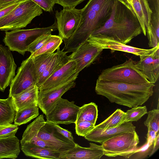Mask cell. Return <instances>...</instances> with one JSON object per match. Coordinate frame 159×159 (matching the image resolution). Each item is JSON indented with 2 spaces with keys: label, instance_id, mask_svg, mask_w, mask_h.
I'll return each mask as SVG.
<instances>
[{
  "label": "cell",
  "instance_id": "484cf974",
  "mask_svg": "<svg viewBox=\"0 0 159 159\" xmlns=\"http://www.w3.org/2000/svg\"><path fill=\"white\" fill-rule=\"evenodd\" d=\"M39 114L38 104L33 105L18 110L16 111L14 124L17 125L25 124L36 118Z\"/></svg>",
  "mask_w": 159,
  "mask_h": 159
},
{
  "label": "cell",
  "instance_id": "ffe728a7",
  "mask_svg": "<svg viewBox=\"0 0 159 159\" xmlns=\"http://www.w3.org/2000/svg\"><path fill=\"white\" fill-rule=\"evenodd\" d=\"M123 0L131 7L140 23L142 32L146 36L152 13L148 0Z\"/></svg>",
  "mask_w": 159,
  "mask_h": 159
},
{
  "label": "cell",
  "instance_id": "e575fe53",
  "mask_svg": "<svg viewBox=\"0 0 159 159\" xmlns=\"http://www.w3.org/2000/svg\"><path fill=\"white\" fill-rule=\"evenodd\" d=\"M75 131L76 134L84 137L94 127L95 125L87 121H76L75 123Z\"/></svg>",
  "mask_w": 159,
  "mask_h": 159
},
{
  "label": "cell",
  "instance_id": "7c38bea8",
  "mask_svg": "<svg viewBox=\"0 0 159 159\" xmlns=\"http://www.w3.org/2000/svg\"><path fill=\"white\" fill-rule=\"evenodd\" d=\"M75 81H70L47 90H39L38 106L44 114L46 116L49 113L62 95L75 87Z\"/></svg>",
  "mask_w": 159,
  "mask_h": 159
},
{
  "label": "cell",
  "instance_id": "8fae6325",
  "mask_svg": "<svg viewBox=\"0 0 159 159\" xmlns=\"http://www.w3.org/2000/svg\"><path fill=\"white\" fill-rule=\"evenodd\" d=\"M81 13V9L75 8H63L59 11H56L58 35L63 40L70 38L75 32L80 23Z\"/></svg>",
  "mask_w": 159,
  "mask_h": 159
},
{
  "label": "cell",
  "instance_id": "5bb4252c",
  "mask_svg": "<svg viewBox=\"0 0 159 159\" xmlns=\"http://www.w3.org/2000/svg\"><path fill=\"white\" fill-rule=\"evenodd\" d=\"M79 74L77 71L76 62L70 60L47 79L38 88V90L39 91L47 90L69 81L75 80Z\"/></svg>",
  "mask_w": 159,
  "mask_h": 159
},
{
  "label": "cell",
  "instance_id": "b9f144b4",
  "mask_svg": "<svg viewBox=\"0 0 159 159\" xmlns=\"http://www.w3.org/2000/svg\"><path fill=\"white\" fill-rule=\"evenodd\" d=\"M148 130L146 140L151 143H153L158 132L157 133H156L150 127L148 128Z\"/></svg>",
  "mask_w": 159,
  "mask_h": 159
},
{
  "label": "cell",
  "instance_id": "f1b7e54d",
  "mask_svg": "<svg viewBox=\"0 0 159 159\" xmlns=\"http://www.w3.org/2000/svg\"><path fill=\"white\" fill-rule=\"evenodd\" d=\"M63 39L59 35H51L47 42L39 49L30 56L33 57L39 55L54 53L60 47L63 42Z\"/></svg>",
  "mask_w": 159,
  "mask_h": 159
},
{
  "label": "cell",
  "instance_id": "60d3db41",
  "mask_svg": "<svg viewBox=\"0 0 159 159\" xmlns=\"http://www.w3.org/2000/svg\"><path fill=\"white\" fill-rule=\"evenodd\" d=\"M55 129L62 136L67 139L73 143L75 144L72 134L69 130L64 129L58 125L51 123Z\"/></svg>",
  "mask_w": 159,
  "mask_h": 159
},
{
  "label": "cell",
  "instance_id": "5b68a950",
  "mask_svg": "<svg viewBox=\"0 0 159 159\" xmlns=\"http://www.w3.org/2000/svg\"><path fill=\"white\" fill-rule=\"evenodd\" d=\"M57 30L56 21L51 25L30 29H17L6 31L3 39L5 45L10 51H15L24 55L29 46L38 37Z\"/></svg>",
  "mask_w": 159,
  "mask_h": 159
},
{
  "label": "cell",
  "instance_id": "7a4b0ae2",
  "mask_svg": "<svg viewBox=\"0 0 159 159\" xmlns=\"http://www.w3.org/2000/svg\"><path fill=\"white\" fill-rule=\"evenodd\" d=\"M142 32L140 23L131 7L123 0H115L109 18L91 35L109 38L126 44Z\"/></svg>",
  "mask_w": 159,
  "mask_h": 159
},
{
  "label": "cell",
  "instance_id": "2e32d148",
  "mask_svg": "<svg viewBox=\"0 0 159 159\" xmlns=\"http://www.w3.org/2000/svg\"><path fill=\"white\" fill-rule=\"evenodd\" d=\"M16 65L11 51L0 44V91L4 92L15 76Z\"/></svg>",
  "mask_w": 159,
  "mask_h": 159
},
{
  "label": "cell",
  "instance_id": "1f68e13d",
  "mask_svg": "<svg viewBox=\"0 0 159 159\" xmlns=\"http://www.w3.org/2000/svg\"><path fill=\"white\" fill-rule=\"evenodd\" d=\"M153 145V143H151L146 140L143 145L139 148L137 147L134 151L128 156L127 158L143 159L150 157Z\"/></svg>",
  "mask_w": 159,
  "mask_h": 159
},
{
  "label": "cell",
  "instance_id": "74e56055",
  "mask_svg": "<svg viewBox=\"0 0 159 159\" xmlns=\"http://www.w3.org/2000/svg\"><path fill=\"white\" fill-rule=\"evenodd\" d=\"M23 0H17L0 6V19L3 18L18 6Z\"/></svg>",
  "mask_w": 159,
  "mask_h": 159
},
{
  "label": "cell",
  "instance_id": "6da1fadb",
  "mask_svg": "<svg viewBox=\"0 0 159 159\" xmlns=\"http://www.w3.org/2000/svg\"><path fill=\"white\" fill-rule=\"evenodd\" d=\"M115 0H89L82 9L78 28L69 39L64 40L63 48L67 53L76 50L95 31L109 18Z\"/></svg>",
  "mask_w": 159,
  "mask_h": 159
},
{
  "label": "cell",
  "instance_id": "f35d334b",
  "mask_svg": "<svg viewBox=\"0 0 159 159\" xmlns=\"http://www.w3.org/2000/svg\"><path fill=\"white\" fill-rule=\"evenodd\" d=\"M44 11L51 12L52 11L53 8L56 4L55 0H31Z\"/></svg>",
  "mask_w": 159,
  "mask_h": 159
},
{
  "label": "cell",
  "instance_id": "4dcf8cb0",
  "mask_svg": "<svg viewBox=\"0 0 159 159\" xmlns=\"http://www.w3.org/2000/svg\"><path fill=\"white\" fill-rule=\"evenodd\" d=\"M148 1L152 13L149 24L147 28L159 30V0Z\"/></svg>",
  "mask_w": 159,
  "mask_h": 159
},
{
  "label": "cell",
  "instance_id": "d590c367",
  "mask_svg": "<svg viewBox=\"0 0 159 159\" xmlns=\"http://www.w3.org/2000/svg\"><path fill=\"white\" fill-rule=\"evenodd\" d=\"M51 35V33H48L38 37L29 46L28 51L31 54L35 52L47 42Z\"/></svg>",
  "mask_w": 159,
  "mask_h": 159
},
{
  "label": "cell",
  "instance_id": "f546056e",
  "mask_svg": "<svg viewBox=\"0 0 159 159\" xmlns=\"http://www.w3.org/2000/svg\"><path fill=\"white\" fill-rule=\"evenodd\" d=\"M54 54V53L52 54H43L32 57L37 82L46 69Z\"/></svg>",
  "mask_w": 159,
  "mask_h": 159
},
{
  "label": "cell",
  "instance_id": "ba28073f",
  "mask_svg": "<svg viewBox=\"0 0 159 159\" xmlns=\"http://www.w3.org/2000/svg\"><path fill=\"white\" fill-rule=\"evenodd\" d=\"M36 128L38 138L55 147L61 152H65L75 145L54 129L51 123L46 121L43 114L39 116L34 120Z\"/></svg>",
  "mask_w": 159,
  "mask_h": 159
},
{
  "label": "cell",
  "instance_id": "d6a6232c",
  "mask_svg": "<svg viewBox=\"0 0 159 159\" xmlns=\"http://www.w3.org/2000/svg\"><path fill=\"white\" fill-rule=\"evenodd\" d=\"M131 108L125 112L124 123L137 121L148 112L146 106H138Z\"/></svg>",
  "mask_w": 159,
  "mask_h": 159
},
{
  "label": "cell",
  "instance_id": "603a6c76",
  "mask_svg": "<svg viewBox=\"0 0 159 159\" xmlns=\"http://www.w3.org/2000/svg\"><path fill=\"white\" fill-rule=\"evenodd\" d=\"M39 90L35 85L32 86L13 97L16 110L38 104Z\"/></svg>",
  "mask_w": 159,
  "mask_h": 159
},
{
  "label": "cell",
  "instance_id": "52a82bcc",
  "mask_svg": "<svg viewBox=\"0 0 159 159\" xmlns=\"http://www.w3.org/2000/svg\"><path fill=\"white\" fill-rule=\"evenodd\" d=\"M139 143L135 130L120 134L103 142L102 147L104 155L109 157L122 156L127 158L134 151Z\"/></svg>",
  "mask_w": 159,
  "mask_h": 159
},
{
  "label": "cell",
  "instance_id": "ab89813d",
  "mask_svg": "<svg viewBox=\"0 0 159 159\" xmlns=\"http://www.w3.org/2000/svg\"><path fill=\"white\" fill-rule=\"evenodd\" d=\"M56 3L61 6L63 8H75L78 4L85 0H55Z\"/></svg>",
  "mask_w": 159,
  "mask_h": 159
},
{
  "label": "cell",
  "instance_id": "7402d4cb",
  "mask_svg": "<svg viewBox=\"0 0 159 159\" xmlns=\"http://www.w3.org/2000/svg\"><path fill=\"white\" fill-rule=\"evenodd\" d=\"M21 150L27 156L41 159H60L61 152L26 143L21 145Z\"/></svg>",
  "mask_w": 159,
  "mask_h": 159
},
{
  "label": "cell",
  "instance_id": "277c9868",
  "mask_svg": "<svg viewBox=\"0 0 159 159\" xmlns=\"http://www.w3.org/2000/svg\"><path fill=\"white\" fill-rule=\"evenodd\" d=\"M42 10L31 0H23L18 6L0 19V30L7 31L25 27L35 17L41 15Z\"/></svg>",
  "mask_w": 159,
  "mask_h": 159
},
{
  "label": "cell",
  "instance_id": "4fadbf2b",
  "mask_svg": "<svg viewBox=\"0 0 159 159\" xmlns=\"http://www.w3.org/2000/svg\"><path fill=\"white\" fill-rule=\"evenodd\" d=\"M86 41L103 50L110 49L111 52L116 51H120L132 53L139 57L150 53L157 46L149 49L139 48L123 44L109 38L91 35Z\"/></svg>",
  "mask_w": 159,
  "mask_h": 159
},
{
  "label": "cell",
  "instance_id": "9a60e30c",
  "mask_svg": "<svg viewBox=\"0 0 159 159\" xmlns=\"http://www.w3.org/2000/svg\"><path fill=\"white\" fill-rule=\"evenodd\" d=\"M103 49L86 41L69 57L70 60L76 63L77 71L80 73L83 69L91 65L98 57Z\"/></svg>",
  "mask_w": 159,
  "mask_h": 159
},
{
  "label": "cell",
  "instance_id": "83f0119b",
  "mask_svg": "<svg viewBox=\"0 0 159 159\" xmlns=\"http://www.w3.org/2000/svg\"><path fill=\"white\" fill-rule=\"evenodd\" d=\"M125 115V112L118 109L105 120L94 127L101 129L118 127L124 123Z\"/></svg>",
  "mask_w": 159,
  "mask_h": 159
},
{
  "label": "cell",
  "instance_id": "7bdbcfd3",
  "mask_svg": "<svg viewBox=\"0 0 159 159\" xmlns=\"http://www.w3.org/2000/svg\"><path fill=\"white\" fill-rule=\"evenodd\" d=\"M159 148V132L157 134L156 137L153 143L152 151L150 155V157Z\"/></svg>",
  "mask_w": 159,
  "mask_h": 159
},
{
  "label": "cell",
  "instance_id": "cb8c5ba5",
  "mask_svg": "<svg viewBox=\"0 0 159 159\" xmlns=\"http://www.w3.org/2000/svg\"><path fill=\"white\" fill-rule=\"evenodd\" d=\"M20 152V141L15 136L0 139V159H15Z\"/></svg>",
  "mask_w": 159,
  "mask_h": 159
},
{
  "label": "cell",
  "instance_id": "ee69618b",
  "mask_svg": "<svg viewBox=\"0 0 159 159\" xmlns=\"http://www.w3.org/2000/svg\"><path fill=\"white\" fill-rule=\"evenodd\" d=\"M16 0H0V6Z\"/></svg>",
  "mask_w": 159,
  "mask_h": 159
},
{
  "label": "cell",
  "instance_id": "8d00e7d4",
  "mask_svg": "<svg viewBox=\"0 0 159 159\" xmlns=\"http://www.w3.org/2000/svg\"><path fill=\"white\" fill-rule=\"evenodd\" d=\"M18 129V125L14 124L0 126V139L15 136Z\"/></svg>",
  "mask_w": 159,
  "mask_h": 159
},
{
  "label": "cell",
  "instance_id": "836d02e7",
  "mask_svg": "<svg viewBox=\"0 0 159 159\" xmlns=\"http://www.w3.org/2000/svg\"><path fill=\"white\" fill-rule=\"evenodd\" d=\"M148 116L144 122V125L147 128L150 127L157 133L159 129V103L157 108L148 112Z\"/></svg>",
  "mask_w": 159,
  "mask_h": 159
},
{
  "label": "cell",
  "instance_id": "30bf717a",
  "mask_svg": "<svg viewBox=\"0 0 159 159\" xmlns=\"http://www.w3.org/2000/svg\"><path fill=\"white\" fill-rule=\"evenodd\" d=\"M80 107L74 102L61 98L46 116V121L57 124L75 123Z\"/></svg>",
  "mask_w": 159,
  "mask_h": 159
},
{
  "label": "cell",
  "instance_id": "ac0fdd59",
  "mask_svg": "<svg viewBox=\"0 0 159 159\" xmlns=\"http://www.w3.org/2000/svg\"><path fill=\"white\" fill-rule=\"evenodd\" d=\"M104 155L101 145L89 143V147L85 148L76 143L72 148L61 152L60 159H99Z\"/></svg>",
  "mask_w": 159,
  "mask_h": 159
},
{
  "label": "cell",
  "instance_id": "e0dca14e",
  "mask_svg": "<svg viewBox=\"0 0 159 159\" xmlns=\"http://www.w3.org/2000/svg\"><path fill=\"white\" fill-rule=\"evenodd\" d=\"M139 57L135 63L136 67L150 83L154 84L159 76V46L150 53Z\"/></svg>",
  "mask_w": 159,
  "mask_h": 159
},
{
  "label": "cell",
  "instance_id": "d4e9b609",
  "mask_svg": "<svg viewBox=\"0 0 159 159\" xmlns=\"http://www.w3.org/2000/svg\"><path fill=\"white\" fill-rule=\"evenodd\" d=\"M16 111L12 97L0 99V126L13 122Z\"/></svg>",
  "mask_w": 159,
  "mask_h": 159
},
{
  "label": "cell",
  "instance_id": "8992f818",
  "mask_svg": "<svg viewBox=\"0 0 159 159\" xmlns=\"http://www.w3.org/2000/svg\"><path fill=\"white\" fill-rule=\"evenodd\" d=\"M135 63L129 59L122 64L103 70L98 79L129 84L150 83L137 68Z\"/></svg>",
  "mask_w": 159,
  "mask_h": 159
},
{
  "label": "cell",
  "instance_id": "4316f807",
  "mask_svg": "<svg viewBox=\"0 0 159 159\" xmlns=\"http://www.w3.org/2000/svg\"><path fill=\"white\" fill-rule=\"evenodd\" d=\"M98 106L93 102L80 107L76 121H85L95 125L98 117Z\"/></svg>",
  "mask_w": 159,
  "mask_h": 159
},
{
  "label": "cell",
  "instance_id": "3957f363",
  "mask_svg": "<svg viewBox=\"0 0 159 159\" xmlns=\"http://www.w3.org/2000/svg\"><path fill=\"white\" fill-rule=\"evenodd\" d=\"M154 84H129L98 79L95 91L111 103L132 108L146 102L153 93Z\"/></svg>",
  "mask_w": 159,
  "mask_h": 159
},
{
  "label": "cell",
  "instance_id": "44dd1931",
  "mask_svg": "<svg viewBox=\"0 0 159 159\" xmlns=\"http://www.w3.org/2000/svg\"><path fill=\"white\" fill-rule=\"evenodd\" d=\"M57 50L46 69L37 81L36 85L38 88L47 79L70 60L66 54L67 52L63 49L61 50L59 47Z\"/></svg>",
  "mask_w": 159,
  "mask_h": 159
},
{
  "label": "cell",
  "instance_id": "9c48e42d",
  "mask_svg": "<svg viewBox=\"0 0 159 159\" xmlns=\"http://www.w3.org/2000/svg\"><path fill=\"white\" fill-rule=\"evenodd\" d=\"M36 83L34 65L30 55L23 61L11 82L9 96L13 97L31 86L36 85Z\"/></svg>",
  "mask_w": 159,
  "mask_h": 159
},
{
  "label": "cell",
  "instance_id": "d6986e66",
  "mask_svg": "<svg viewBox=\"0 0 159 159\" xmlns=\"http://www.w3.org/2000/svg\"><path fill=\"white\" fill-rule=\"evenodd\" d=\"M135 128L132 122H125L118 127L106 129L94 127L84 137L89 141L102 144L105 141L120 133L135 130Z\"/></svg>",
  "mask_w": 159,
  "mask_h": 159
}]
</instances>
